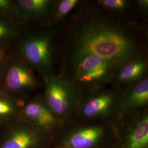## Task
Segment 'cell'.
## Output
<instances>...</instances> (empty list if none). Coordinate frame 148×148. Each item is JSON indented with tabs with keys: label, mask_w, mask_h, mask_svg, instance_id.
Wrapping results in <instances>:
<instances>
[{
	"label": "cell",
	"mask_w": 148,
	"mask_h": 148,
	"mask_svg": "<svg viewBox=\"0 0 148 148\" xmlns=\"http://www.w3.org/2000/svg\"><path fill=\"white\" fill-rule=\"evenodd\" d=\"M74 44V51L92 53L119 66L138 53L137 45L127 32L101 20L87 21L79 27Z\"/></svg>",
	"instance_id": "1"
},
{
	"label": "cell",
	"mask_w": 148,
	"mask_h": 148,
	"mask_svg": "<svg viewBox=\"0 0 148 148\" xmlns=\"http://www.w3.org/2000/svg\"><path fill=\"white\" fill-rule=\"evenodd\" d=\"M71 64L74 84L88 87L102 85L119 66L95 54L80 51H74Z\"/></svg>",
	"instance_id": "2"
},
{
	"label": "cell",
	"mask_w": 148,
	"mask_h": 148,
	"mask_svg": "<svg viewBox=\"0 0 148 148\" xmlns=\"http://www.w3.org/2000/svg\"><path fill=\"white\" fill-rule=\"evenodd\" d=\"M45 104L58 117L68 115L79 103V93L73 82L55 75L45 80Z\"/></svg>",
	"instance_id": "3"
},
{
	"label": "cell",
	"mask_w": 148,
	"mask_h": 148,
	"mask_svg": "<svg viewBox=\"0 0 148 148\" xmlns=\"http://www.w3.org/2000/svg\"><path fill=\"white\" fill-rule=\"evenodd\" d=\"M22 55L30 65L41 73L46 74L53 64L52 43L47 35H37L25 40L21 46Z\"/></svg>",
	"instance_id": "4"
},
{
	"label": "cell",
	"mask_w": 148,
	"mask_h": 148,
	"mask_svg": "<svg viewBox=\"0 0 148 148\" xmlns=\"http://www.w3.org/2000/svg\"><path fill=\"white\" fill-rule=\"evenodd\" d=\"M44 131L32 125L16 126L7 133L0 148H41L45 143Z\"/></svg>",
	"instance_id": "5"
},
{
	"label": "cell",
	"mask_w": 148,
	"mask_h": 148,
	"mask_svg": "<svg viewBox=\"0 0 148 148\" xmlns=\"http://www.w3.org/2000/svg\"><path fill=\"white\" fill-rule=\"evenodd\" d=\"M106 130L99 126L76 129L69 133L60 142L57 148H95L102 142Z\"/></svg>",
	"instance_id": "6"
},
{
	"label": "cell",
	"mask_w": 148,
	"mask_h": 148,
	"mask_svg": "<svg viewBox=\"0 0 148 148\" xmlns=\"http://www.w3.org/2000/svg\"><path fill=\"white\" fill-rule=\"evenodd\" d=\"M119 97L111 91H105L88 97L81 108L82 116L87 119L108 116L116 107Z\"/></svg>",
	"instance_id": "7"
},
{
	"label": "cell",
	"mask_w": 148,
	"mask_h": 148,
	"mask_svg": "<svg viewBox=\"0 0 148 148\" xmlns=\"http://www.w3.org/2000/svg\"><path fill=\"white\" fill-rule=\"evenodd\" d=\"M23 114L32 125L43 131L55 128L58 126L57 116L46 106L40 101L27 103L23 108Z\"/></svg>",
	"instance_id": "8"
},
{
	"label": "cell",
	"mask_w": 148,
	"mask_h": 148,
	"mask_svg": "<svg viewBox=\"0 0 148 148\" xmlns=\"http://www.w3.org/2000/svg\"><path fill=\"white\" fill-rule=\"evenodd\" d=\"M119 148H148L147 112L136 117L129 124Z\"/></svg>",
	"instance_id": "9"
},
{
	"label": "cell",
	"mask_w": 148,
	"mask_h": 148,
	"mask_svg": "<svg viewBox=\"0 0 148 148\" xmlns=\"http://www.w3.org/2000/svg\"><path fill=\"white\" fill-rule=\"evenodd\" d=\"M5 84L8 90L17 92L33 89L37 81L31 69L24 64H15L8 69Z\"/></svg>",
	"instance_id": "10"
},
{
	"label": "cell",
	"mask_w": 148,
	"mask_h": 148,
	"mask_svg": "<svg viewBox=\"0 0 148 148\" xmlns=\"http://www.w3.org/2000/svg\"><path fill=\"white\" fill-rule=\"evenodd\" d=\"M147 69V64L142 59L133 57L119 66L116 74L117 81L125 85L138 82L145 77Z\"/></svg>",
	"instance_id": "11"
},
{
	"label": "cell",
	"mask_w": 148,
	"mask_h": 148,
	"mask_svg": "<svg viewBox=\"0 0 148 148\" xmlns=\"http://www.w3.org/2000/svg\"><path fill=\"white\" fill-rule=\"evenodd\" d=\"M148 102V77L137 82L123 101L121 106V112L124 113L132 111L138 108L145 106Z\"/></svg>",
	"instance_id": "12"
},
{
	"label": "cell",
	"mask_w": 148,
	"mask_h": 148,
	"mask_svg": "<svg viewBox=\"0 0 148 148\" xmlns=\"http://www.w3.org/2000/svg\"><path fill=\"white\" fill-rule=\"evenodd\" d=\"M16 4L24 16L37 19L47 13L52 2L49 0H18L16 1Z\"/></svg>",
	"instance_id": "13"
},
{
	"label": "cell",
	"mask_w": 148,
	"mask_h": 148,
	"mask_svg": "<svg viewBox=\"0 0 148 148\" xmlns=\"http://www.w3.org/2000/svg\"><path fill=\"white\" fill-rule=\"evenodd\" d=\"M18 104L14 98L0 93V122L13 116L18 111Z\"/></svg>",
	"instance_id": "14"
},
{
	"label": "cell",
	"mask_w": 148,
	"mask_h": 148,
	"mask_svg": "<svg viewBox=\"0 0 148 148\" xmlns=\"http://www.w3.org/2000/svg\"><path fill=\"white\" fill-rule=\"evenodd\" d=\"M79 3L77 0H62L58 3L56 17L57 20H60L71 11Z\"/></svg>",
	"instance_id": "15"
},
{
	"label": "cell",
	"mask_w": 148,
	"mask_h": 148,
	"mask_svg": "<svg viewBox=\"0 0 148 148\" xmlns=\"http://www.w3.org/2000/svg\"><path fill=\"white\" fill-rule=\"evenodd\" d=\"M98 2L104 8L113 12L123 11L128 5V1L125 0H100Z\"/></svg>",
	"instance_id": "16"
},
{
	"label": "cell",
	"mask_w": 148,
	"mask_h": 148,
	"mask_svg": "<svg viewBox=\"0 0 148 148\" xmlns=\"http://www.w3.org/2000/svg\"><path fill=\"white\" fill-rule=\"evenodd\" d=\"M11 33V29L5 22L0 21V41L5 39Z\"/></svg>",
	"instance_id": "17"
},
{
	"label": "cell",
	"mask_w": 148,
	"mask_h": 148,
	"mask_svg": "<svg viewBox=\"0 0 148 148\" xmlns=\"http://www.w3.org/2000/svg\"><path fill=\"white\" fill-rule=\"evenodd\" d=\"M12 7V3L10 1L0 0V11H10Z\"/></svg>",
	"instance_id": "18"
},
{
	"label": "cell",
	"mask_w": 148,
	"mask_h": 148,
	"mask_svg": "<svg viewBox=\"0 0 148 148\" xmlns=\"http://www.w3.org/2000/svg\"><path fill=\"white\" fill-rule=\"evenodd\" d=\"M137 3L140 11L144 13H146L148 12V0H138L137 1Z\"/></svg>",
	"instance_id": "19"
},
{
	"label": "cell",
	"mask_w": 148,
	"mask_h": 148,
	"mask_svg": "<svg viewBox=\"0 0 148 148\" xmlns=\"http://www.w3.org/2000/svg\"><path fill=\"white\" fill-rule=\"evenodd\" d=\"M5 56V52L3 49L0 48V62H2V60L3 59Z\"/></svg>",
	"instance_id": "20"
},
{
	"label": "cell",
	"mask_w": 148,
	"mask_h": 148,
	"mask_svg": "<svg viewBox=\"0 0 148 148\" xmlns=\"http://www.w3.org/2000/svg\"><path fill=\"white\" fill-rule=\"evenodd\" d=\"M1 62H0V70H1Z\"/></svg>",
	"instance_id": "21"
}]
</instances>
